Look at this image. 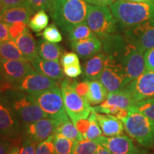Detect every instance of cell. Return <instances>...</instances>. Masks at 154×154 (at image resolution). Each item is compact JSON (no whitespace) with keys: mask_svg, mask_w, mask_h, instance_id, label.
Listing matches in <instances>:
<instances>
[{"mask_svg":"<svg viewBox=\"0 0 154 154\" xmlns=\"http://www.w3.org/2000/svg\"><path fill=\"white\" fill-rule=\"evenodd\" d=\"M31 64L36 72L52 79L59 81L64 77V72L59 61L46 60L37 56L31 61Z\"/></svg>","mask_w":154,"mask_h":154,"instance_id":"obj_18","label":"cell"},{"mask_svg":"<svg viewBox=\"0 0 154 154\" xmlns=\"http://www.w3.org/2000/svg\"><path fill=\"white\" fill-rule=\"evenodd\" d=\"M11 39L9 35L8 24L0 21V43Z\"/></svg>","mask_w":154,"mask_h":154,"instance_id":"obj_45","label":"cell"},{"mask_svg":"<svg viewBox=\"0 0 154 154\" xmlns=\"http://www.w3.org/2000/svg\"><path fill=\"white\" fill-rule=\"evenodd\" d=\"M71 47L83 60H86L99 53L103 48L101 40L95 35L85 39L72 42Z\"/></svg>","mask_w":154,"mask_h":154,"instance_id":"obj_16","label":"cell"},{"mask_svg":"<svg viewBox=\"0 0 154 154\" xmlns=\"http://www.w3.org/2000/svg\"><path fill=\"white\" fill-rule=\"evenodd\" d=\"M87 3L94 5L110 6L115 0H85Z\"/></svg>","mask_w":154,"mask_h":154,"instance_id":"obj_47","label":"cell"},{"mask_svg":"<svg viewBox=\"0 0 154 154\" xmlns=\"http://www.w3.org/2000/svg\"><path fill=\"white\" fill-rule=\"evenodd\" d=\"M109 94L107 88L100 80H91L89 82V88L86 99L90 105L96 106L105 101Z\"/></svg>","mask_w":154,"mask_h":154,"instance_id":"obj_22","label":"cell"},{"mask_svg":"<svg viewBox=\"0 0 154 154\" xmlns=\"http://www.w3.org/2000/svg\"><path fill=\"white\" fill-rule=\"evenodd\" d=\"M131 110L138 111L154 121V98L136 102Z\"/></svg>","mask_w":154,"mask_h":154,"instance_id":"obj_31","label":"cell"},{"mask_svg":"<svg viewBox=\"0 0 154 154\" xmlns=\"http://www.w3.org/2000/svg\"><path fill=\"white\" fill-rule=\"evenodd\" d=\"M67 34H68V38L70 42L85 39V38L94 36V34L89 28L86 21L74 26L69 31Z\"/></svg>","mask_w":154,"mask_h":154,"instance_id":"obj_27","label":"cell"},{"mask_svg":"<svg viewBox=\"0 0 154 154\" xmlns=\"http://www.w3.org/2000/svg\"><path fill=\"white\" fill-rule=\"evenodd\" d=\"M33 69L28 61L2 59L0 76L14 88Z\"/></svg>","mask_w":154,"mask_h":154,"instance_id":"obj_14","label":"cell"},{"mask_svg":"<svg viewBox=\"0 0 154 154\" xmlns=\"http://www.w3.org/2000/svg\"><path fill=\"white\" fill-rule=\"evenodd\" d=\"M143 56L146 70L154 72V47L146 51Z\"/></svg>","mask_w":154,"mask_h":154,"instance_id":"obj_43","label":"cell"},{"mask_svg":"<svg viewBox=\"0 0 154 154\" xmlns=\"http://www.w3.org/2000/svg\"><path fill=\"white\" fill-rule=\"evenodd\" d=\"M59 84V81L49 78L33 69L28 73L26 76L14 86L13 89L18 90L34 96L53 88L54 86Z\"/></svg>","mask_w":154,"mask_h":154,"instance_id":"obj_12","label":"cell"},{"mask_svg":"<svg viewBox=\"0 0 154 154\" xmlns=\"http://www.w3.org/2000/svg\"><path fill=\"white\" fill-rule=\"evenodd\" d=\"M128 1L133 2H152L153 0H128Z\"/></svg>","mask_w":154,"mask_h":154,"instance_id":"obj_52","label":"cell"},{"mask_svg":"<svg viewBox=\"0 0 154 154\" xmlns=\"http://www.w3.org/2000/svg\"><path fill=\"white\" fill-rule=\"evenodd\" d=\"M99 143L96 140H83L77 141L73 154H95Z\"/></svg>","mask_w":154,"mask_h":154,"instance_id":"obj_33","label":"cell"},{"mask_svg":"<svg viewBox=\"0 0 154 154\" xmlns=\"http://www.w3.org/2000/svg\"><path fill=\"white\" fill-rule=\"evenodd\" d=\"M76 80L64 78L60 84L63 104L66 113L73 123L79 119H88L91 113V106L87 100L80 96L75 91Z\"/></svg>","mask_w":154,"mask_h":154,"instance_id":"obj_6","label":"cell"},{"mask_svg":"<svg viewBox=\"0 0 154 154\" xmlns=\"http://www.w3.org/2000/svg\"><path fill=\"white\" fill-rule=\"evenodd\" d=\"M148 154H154V153H149Z\"/></svg>","mask_w":154,"mask_h":154,"instance_id":"obj_56","label":"cell"},{"mask_svg":"<svg viewBox=\"0 0 154 154\" xmlns=\"http://www.w3.org/2000/svg\"><path fill=\"white\" fill-rule=\"evenodd\" d=\"M49 17L44 10H39L31 17L28 23V26L33 32H40L45 29L49 24Z\"/></svg>","mask_w":154,"mask_h":154,"instance_id":"obj_28","label":"cell"},{"mask_svg":"<svg viewBox=\"0 0 154 154\" xmlns=\"http://www.w3.org/2000/svg\"><path fill=\"white\" fill-rule=\"evenodd\" d=\"M14 41L26 61H32L38 56V43L27 29Z\"/></svg>","mask_w":154,"mask_h":154,"instance_id":"obj_21","label":"cell"},{"mask_svg":"<svg viewBox=\"0 0 154 154\" xmlns=\"http://www.w3.org/2000/svg\"><path fill=\"white\" fill-rule=\"evenodd\" d=\"M22 124L13 111L5 92L0 94V136L14 140L17 146L22 140Z\"/></svg>","mask_w":154,"mask_h":154,"instance_id":"obj_8","label":"cell"},{"mask_svg":"<svg viewBox=\"0 0 154 154\" xmlns=\"http://www.w3.org/2000/svg\"><path fill=\"white\" fill-rule=\"evenodd\" d=\"M106 54L99 52L87 59L83 64V74L85 79L99 80L104 67Z\"/></svg>","mask_w":154,"mask_h":154,"instance_id":"obj_20","label":"cell"},{"mask_svg":"<svg viewBox=\"0 0 154 154\" xmlns=\"http://www.w3.org/2000/svg\"><path fill=\"white\" fill-rule=\"evenodd\" d=\"M34 13L33 9L26 2L17 7L6 8L0 17V21L7 24L17 22H24L28 24Z\"/></svg>","mask_w":154,"mask_h":154,"instance_id":"obj_17","label":"cell"},{"mask_svg":"<svg viewBox=\"0 0 154 154\" xmlns=\"http://www.w3.org/2000/svg\"><path fill=\"white\" fill-rule=\"evenodd\" d=\"M103 103L108 105H115L121 108V109H127L130 111L131 109L136 103L129 94H128L124 90L109 93L108 97Z\"/></svg>","mask_w":154,"mask_h":154,"instance_id":"obj_24","label":"cell"},{"mask_svg":"<svg viewBox=\"0 0 154 154\" xmlns=\"http://www.w3.org/2000/svg\"><path fill=\"white\" fill-rule=\"evenodd\" d=\"M104 67L99 80L109 93L121 91L126 86V76L122 64L113 56L106 54Z\"/></svg>","mask_w":154,"mask_h":154,"instance_id":"obj_9","label":"cell"},{"mask_svg":"<svg viewBox=\"0 0 154 154\" xmlns=\"http://www.w3.org/2000/svg\"><path fill=\"white\" fill-rule=\"evenodd\" d=\"M74 124L76 126V128L78 129L82 135L86 134L88 129V127L90 125V121L88 119H79L77 120L74 123Z\"/></svg>","mask_w":154,"mask_h":154,"instance_id":"obj_44","label":"cell"},{"mask_svg":"<svg viewBox=\"0 0 154 154\" xmlns=\"http://www.w3.org/2000/svg\"><path fill=\"white\" fill-rule=\"evenodd\" d=\"M54 135L37 144L36 154H55Z\"/></svg>","mask_w":154,"mask_h":154,"instance_id":"obj_36","label":"cell"},{"mask_svg":"<svg viewBox=\"0 0 154 154\" xmlns=\"http://www.w3.org/2000/svg\"><path fill=\"white\" fill-rule=\"evenodd\" d=\"M63 72L67 77L69 78H76L82 74V69L80 64L71 65V66L63 67Z\"/></svg>","mask_w":154,"mask_h":154,"instance_id":"obj_41","label":"cell"},{"mask_svg":"<svg viewBox=\"0 0 154 154\" xmlns=\"http://www.w3.org/2000/svg\"><path fill=\"white\" fill-rule=\"evenodd\" d=\"M42 36L44 40L51 42V43H59L62 41V35L60 31L54 24H51L44 29L42 34H38Z\"/></svg>","mask_w":154,"mask_h":154,"instance_id":"obj_34","label":"cell"},{"mask_svg":"<svg viewBox=\"0 0 154 154\" xmlns=\"http://www.w3.org/2000/svg\"><path fill=\"white\" fill-rule=\"evenodd\" d=\"M37 143L32 141L29 138L22 137V143L20 144V154H36Z\"/></svg>","mask_w":154,"mask_h":154,"instance_id":"obj_38","label":"cell"},{"mask_svg":"<svg viewBox=\"0 0 154 154\" xmlns=\"http://www.w3.org/2000/svg\"><path fill=\"white\" fill-rule=\"evenodd\" d=\"M95 113L96 120L103 136H115L123 134L124 126L121 119L113 115Z\"/></svg>","mask_w":154,"mask_h":154,"instance_id":"obj_19","label":"cell"},{"mask_svg":"<svg viewBox=\"0 0 154 154\" xmlns=\"http://www.w3.org/2000/svg\"><path fill=\"white\" fill-rule=\"evenodd\" d=\"M0 54L3 59L26 61L13 39L0 43Z\"/></svg>","mask_w":154,"mask_h":154,"instance_id":"obj_25","label":"cell"},{"mask_svg":"<svg viewBox=\"0 0 154 154\" xmlns=\"http://www.w3.org/2000/svg\"><path fill=\"white\" fill-rule=\"evenodd\" d=\"M56 133H59L65 137L76 141H82L83 140V135L76 128L74 123L70 120L62 123L58 126Z\"/></svg>","mask_w":154,"mask_h":154,"instance_id":"obj_30","label":"cell"},{"mask_svg":"<svg viewBox=\"0 0 154 154\" xmlns=\"http://www.w3.org/2000/svg\"><path fill=\"white\" fill-rule=\"evenodd\" d=\"M121 121L124 130L131 138L145 149L153 148L154 121L134 110H130L128 116Z\"/></svg>","mask_w":154,"mask_h":154,"instance_id":"obj_4","label":"cell"},{"mask_svg":"<svg viewBox=\"0 0 154 154\" xmlns=\"http://www.w3.org/2000/svg\"><path fill=\"white\" fill-rule=\"evenodd\" d=\"M61 63L63 67L71 66V65L80 64L79 57L77 54L74 52H66L61 55Z\"/></svg>","mask_w":154,"mask_h":154,"instance_id":"obj_39","label":"cell"},{"mask_svg":"<svg viewBox=\"0 0 154 154\" xmlns=\"http://www.w3.org/2000/svg\"><path fill=\"white\" fill-rule=\"evenodd\" d=\"M91 110L95 112L105 114H110L116 116L119 119H123L128 116L129 111L127 109H121L115 105H108L104 103H102L100 105H96L91 108Z\"/></svg>","mask_w":154,"mask_h":154,"instance_id":"obj_29","label":"cell"},{"mask_svg":"<svg viewBox=\"0 0 154 154\" xmlns=\"http://www.w3.org/2000/svg\"><path fill=\"white\" fill-rule=\"evenodd\" d=\"M124 90L133 100L138 102L154 98V72L146 70L141 75L128 83Z\"/></svg>","mask_w":154,"mask_h":154,"instance_id":"obj_11","label":"cell"},{"mask_svg":"<svg viewBox=\"0 0 154 154\" xmlns=\"http://www.w3.org/2000/svg\"><path fill=\"white\" fill-rule=\"evenodd\" d=\"M38 54L46 60L59 61L62 55V49L57 44L41 39L38 42Z\"/></svg>","mask_w":154,"mask_h":154,"instance_id":"obj_23","label":"cell"},{"mask_svg":"<svg viewBox=\"0 0 154 154\" xmlns=\"http://www.w3.org/2000/svg\"><path fill=\"white\" fill-rule=\"evenodd\" d=\"M89 4L85 0H55L49 13L55 24L64 33L85 22Z\"/></svg>","mask_w":154,"mask_h":154,"instance_id":"obj_2","label":"cell"},{"mask_svg":"<svg viewBox=\"0 0 154 154\" xmlns=\"http://www.w3.org/2000/svg\"><path fill=\"white\" fill-rule=\"evenodd\" d=\"M17 145L14 140L0 136V154H7L13 146Z\"/></svg>","mask_w":154,"mask_h":154,"instance_id":"obj_42","label":"cell"},{"mask_svg":"<svg viewBox=\"0 0 154 154\" xmlns=\"http://www.w3.org/2000/svg\"><path fill=\"white\" fill-rule=\"evenodd\" d=\"M59 125L60 124L57 121L50 118L40 119L31 124H22V136L38 144L54 134Z\"/></svg>","mask_w":154,"mask_h":154,"instance_id":"obj_13","label":"cell"},{"mask_svg":"<svg viewBox=\"0 0 154 154\" xmlns=\"http://www.w3.org/2000/svg\"><path fill=\"white\" fill-rule=\"evenodd\" d=\"M2 56L0 54V71H1V66H2Z\"/></svg>","mask_w":154,"mask_h":154,"instance_id":"obj_54","label":"cell"},{"mask_svg":"<svg viewBox=\"0 0 154 154\" xmlns=\"http://www.w3.org/2000/svg\"><path fill=\"white\" fill-rule=\"evenodd\" d=\"M76 142L59 133H55L54 135L55 154H73Z\"/></svg>","mask_w":154,"mask_h":154,"instance_id":"obj_26","label":"cell"},{"mask_svg":"<svg viewBox=\"0 0 154 154\" xmlns=\"http://www.w3.org/2000/svg\"><path fill=\"white\" fill-rule=\"evenodd\" d=\"M152 149H153L154 150V142H153V148H152Z\"/></svg>","mask_w":154,"mask_h":154,"instance_id":"obj_55","label":"cell"},{"mask_svg":"<svg viewBox=\"0 0 154 154\" xmlns=\"http://www.w3.org/2000/svg\"><path fill=\"white\" fill-rule=\"evenodd\" d=\"M95 154H112L107 149H106L104 146H103L101 144H99V148L96 151Z\"/></svg>","mask_w":154,"mask_h":154,"instance_id":"obj_49","label":"cell"},{"mask_svg":"<svg viewBox=\"0 0 154 154\" xmlns=\"http://www.w3.org/2000/svg\"><path fill=\"white\" fill-rule=\"evenodd\" d=\"M55 0H26V2L33 9L34 12L39 10H44L51 12Z\"/></svg>","mask_w":154,"mask_h":154,"instance_id":"obj_35","label":"cell"},{"mask_svg":"<svg viewBox=\"0 0 154 154\" xmlns=\"http://www.w3.org/2000/svg\"><path fill=\"white\" fill-rule=\"evenodd\" d=\"M149 153H148L147 151H146V150H143V151H140L139 153H136V154H148Z\"/></svg>","mask_w":154,"mask_h":154,"instance_id":"obj_53","label":"cell"},{"mask_svg":"<svg viewBox=\"0 0 154 154\" xmlns=\"http://www.w3.org/2000/svg\"><path fill=\"white\" fill-rule=\"evenodd\" d=\"M96 140L112 154H136L140 151L135 145L133 138L127 135L121 134L115 136H101Z\"/></svg>","mask_w":154,"mask_h":154,"instance_id":"obj_15","label":"cell"},{"mask_svg":"<svg viewBox=\"0 0 154 154\" xmlns=\"http://www.w3.org/2000/svg\"><path fill=\"white\" fill-rule=\"evenodd\" d=\"M86 22L93 32L103 42L116 34V21L113 16L110 8L107 6L89 5Z\"/></svg>","mask_w":154,"mask_h":154,"instance_id":"obj_5","label":"cell"},{"mask_svg":"<svg viewBox=\"0 0 154 154\" xmlns=\"http://www.w3.org/2000/svg\"><path fill=\"white\" fill-rule=\"evenodd\" d=\"M109 8L117 25L124 30L150 19H154V0L148 2L115 0Z\"/></svg>","mask_w":154,"mask_h":154,"instance_id":"obj_1","label":"cell"},{"mask_svg":"<svg viewBox=\"0 0 154 154\" xmlns=\"http://www.w3.org/2000/svg\"><path fill=\"white\" fill-rule=\"evenodd\" d=\"M61 92L59 84L33 96L48 118L57 121L60 124L69 120Z\"/></svg>","mask_w":154,"mask_h":154,"instance_id":"obj_7","label":"cell"},{"mask_svg":"<svg viewBox=\"0 0 154 154\" xmlns=\"http://www.w3.org/2000/svg\"><path fill=\"white\" fill-rule=\"evenodd\" d=\"M89 82L90 81L88 79H85L80 82L76 81L74 84V88L76 93L85 99L89 88Z\"/></svg>","mask_w":154,"mask_h":154,"instance_id":"obj_40","label":"cell"},{"mask_svg":"<svg viewBox=\"0 0 154 154\" xmlns=\"http://www.w3.org/2000/svg\"><path fill=\"white\" fill-rule=\"evenodd\" d=\"M5 5H3V3L2 2V1L0 0V17L2 16V13L4 12V11H5Z\"/></svg>","mask_w":154,"mask_h":154,"instance_id":"obj_51","label":"cell"},{"mask_svg":"<svg viewBox=\"0 0 154 154\" xmlns=\"http://www.w3.org/2000/svg\"><path fill=\"white\" fill-rule=\"evenodd\" d=\"M7 154H20V148L19 146L15 145L11 148Z\"/></svg>","mask_w":154,"mask_h":154,"instance_id":"obj_50","label":"cell"},{"mask_svg":"<svg viewBox=\"0 0 154 154\" xmlns=\"http://www.w3.org/2000/svg\"><path fill=\"white\" fill-rule=\"evenodd\" d=\"M2 2L5 5V8L17 7L26 3V0H1Z\"/></svg>","mask_w":154,"mask_h":154,"instance_id":"obj_46","label":"cell"},{"mask_svg":"<svg viewBox=\"0 0 154 154\" xmlns=\"http://www.w3.org/2000/svg\"><path fill=\"white\" fill-rule=\"evenodd\" d=\"M90 125L86 134H83V140H96L102 136V131L96 120L95 111H91V114L88 116Z\"/></svg>","mask_w":154,"mask_h":154,"instance_id":"obj_32","label":"cell"},{"mask_svg":"<svg viewBox=\"0 0 154 154\" xmlns=\"http://www.w3.org/2000/svg\"><path fill=\"white\" fill-rule=\"evenodd\" d=\"M5 93L13 111L22 124H31L48 118L32 95L13 88Z\"/></svg>","mask_w":154,"mask_h":154,"instance_id":"obj_3","label":"cell"},{"mask_svg":"<svg viewBox=\"0 0 154 154\" xmlns=\"http://www.w3.org/2000/svg\"><path fill=\"white\" fill-rule=\"evenodd\" d=\"M9 35L11 39L14 40L22 34L26 29V24L24 22H17L8 24Z\"/></svg>","mask_w":154,"mask_h":154,"instance_id":"obj_37","label":"cell"},{"mask_svg":"<svg viewBox=\"0 0 154 154\" xmlns=\"http://www.w3.org/2000/svg\"><path fill=\"white\" fill-rule=\"evenodd\" d=\"M126 39L141 52L154 47V19L124 30Z\"/></svg>","mask_w":154,"mask_h":154,"instance_id":"obj_10","label":"cell"},{"mask_svg":"<svg viewBox=\"0 0 154 154\" xmlns=\"http://www.w3.org/2000/svg\"><path fill=\"white\" fill-rule=\"evenodd\" d=\"M9 89H11V86L9 85L8 83H7L3 78L0 76V94L5 92Z\"/></svg>","mask_w":154,"mask_h":154,"instance_id":"obj_48","label":"cell"}]
</instances>
